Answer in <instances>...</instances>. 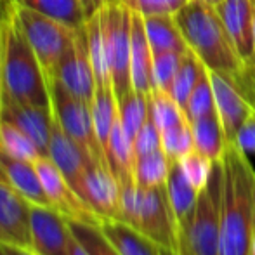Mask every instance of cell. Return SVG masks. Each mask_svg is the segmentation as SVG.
Instances as JSON below:
<instances>
[{
  "mask_svg": "<svg viewBox=\"0 0 255 255\" xmlns=\"http://www.w3.org/2000/svg\"><path fill=\"white\" fill-rule=\"evenodd\" d=\"M222 172L219 255H250L255 228V170L236 142L226 144Z\"/></svg>",
  "mask_w": 255,
  "mask_h": 255,
  "instance_id": "cell-1",
  "label": "cell"
},
{
  "mask_svg": "<svg viewBox=\"0 0 255 255\" xmlns=\"http://www.w3.org/2000/svg\"><path fill=\"white\" fill-rule=\"evenodd\" d=\"M175 21L188 42V47L200 57L205 66L210 71L231 78L240 87L247 64L226 30L215 5L203 0H189L175 14Z\"/></svg>",
  "mask_w": 255,
  "mask_h": 255,
  "instance_id": "cell-2",
  "label": "cell"
},
{
  "mask_svg": "<svg viewBox=\"0 0 255 255\" xmlns=\"http://www.w3.org/2000/svg\"><path fill=\"white\" fill-rule=\"evenodd\" d=\"M3 96L38 108H51L49 78L33 52L10 2V10L0 28Z\"/></svg>",
  "mask_w": 255,
  "mask_h": 255,
  "instance_id": "cell-3",
  "label": "cell"
},
{
  "mask_svg": "<svg viewBox=\"0 0 255 255\" xmlns=\"http://www.w3.org/2000/svg\"><path fill=\"white\" fill-rule=\"evenodd\" d=\"M222 175V160L214 161L207 186L198 193L181 231V255H219Z\"/></svg>",
  "mask_w": 255,
  "mask_h": 255,
  "instance_id": "cell-4",
  "label": "cell"
},
{
  "mask_svg": "<svg viewBox=\"0 0 255 255\" xmlns=\"http://www.w3.org/2000/svg\"><path fill=\"white\" fill-rule=\"evenodd\" d=\"M12 5L24 31V37L30 42L45 75L51 80L59 61L75 44L78 30H73L61 21L45 16L38 10L21 5L16 0H12Z\"/></svg>",
  "mask_w": 255,
  "mask_h": 255,
  "instance_id": "cell-5",
  "label": "cell"
},
{
  "mask_svg": "<svg viewBox=\"0 0 255 255\" xmlns=\"http://www.w3.org/2000/svg\"><path fill=\"white\" fill-rule=\"evenodd\" d=\"M106 33L108 59H110L111 84L117 99L132 91L130 80V33L132 10L122 0H108L101 7Z\"/></svg>",
  "mask_w": 255,
  "mask_h": 255,
  "instance_id": "cell-6",
  "label": "cell"
},
{
  "mask_svg": "<svg viewBox=\"0 0 255 255\" xmlns=\"http://www.w3.org/2000/svg\"><path fill=\"white\" fill-rule=\"evenodd\" d=\"M49 87H51L52 115L57 124L61 125V128L89 154L92 161L108 165L94 130L91 103L75 98L56 80H49Z\"/></svg>",
  "mask_w": 255,
  "mask_h": 255,
  "instance_id": "cell-7",
  "label": "cell"
},
{
  "mask_svg": "<svg viewBox=\"0 0 255 255\" xmlns=\"http://www.w3.org/2000/svg\"><path fill=\"white\" fill-rule=\"evenodd\" d=\"M137 229L167 252L181 255V235L168 200L167 184L144 189Z\"/></svg>",
  "mask_w": 255,
  "mask_h": 255,
  "instance_id": "cell-8",
  "label": "cell"
},
{
  "mask_svg": "<svg viewBox=\"0 0 255 255\" xmlns=\"http://www.w3.org/2000/svg\"><path fill=\"white\" fill-rule=\"evenodd\" d=\"M31 203L16 189L0 165V242L30 249Z\"/></svg>",
  "mask_w": 255,
  "mask_h": 255,
  "instance_id": "cell-9",
  "label": "cell"
},
{
  "mask_svg": "<svg viewBox=\"0 0 255 255\" xmlns=\"http://www.w3.org/2000/svg\"><path fill=\"white\" fill-rule=\"evenodd\" d=\"M37 170L44 184L45 195L49 198L52 208L71 221H85V222H101L96 212L89 207V203L75 191L73 186L68 182L63 172L57 168L49 156H40L37 161Z\"/></svg>",
  "mask_w": 255,
  "mask_h": 255,
  "instance_id": "cell-10",
  "label": "cell"
},
{
  "mask_svg": "<svg viewBox=\"0 0 255 255\" xmlns=\"http://www.w3.org/2000/svg\"><path fill=\"white\" fill-rule=\"evenodd\" d=\"M51 80H56L66 89L75 98L84 99L87 103H92L94 92L98 87L96 82L94 68H92L91 57H89L87 47V35H85V26L78 30L75 44L71 49L63 56L59 61L54 77Z\"/></svg>",
  "mask_w": 255,
  "mask_h": 255,
  "instance_id": "cell-11",
  "label": "cell"
},
{
  "mask_svg": "<svg viewBox=\"0 0 255 255\" xmlns=\"http://www.w3.org/2000/svg\"><path fill=\"white\" fill-rule=\"evenodd\" d=\"M31 245L37 255H70L71 229L68 219L52 207L31 205Z\"/></svg>",
  "mask_w": 255,
  "mask_h": 255,
  "instance_id": "cell-12",
  "label": "cell"
},
{
  "mask_svg": "<svg viewBox=\"0 0 255 255\" xmlns=\"http://www.w3.org/2000/svg\"><path fill=\"white\" fill-rule=\"evenodd\" d=\"M208 77H210V84L214 89L215 110H217L222 128H224L226 141L236 142L240 128L249 120L255 108L231 78L210 70H208Z\"/></svg>",
  "mask_w": 255,
  "mask_h": 255,
  "instance_id": "cell-13",
  "label": "cell"
},
{
  "mask_svg": "<svg viewBox=\"0 0 255 255\" xmlns=\"http://www.w3.org/2000/svg\"><path fill=\"white\" fill-rule=\"evenodd\" d=\"M120 195L122 188L117 175L104 163L89 165L84 179L82 198L89 203V207L96 212L99 221L118 219L120 214Z\"/></svg>",
  "mask_w": 255,
  "mask_h": 255,
  "instance_id": "cell-14",
  "label": "cell"
},
{
  "mask_svg": "<svg viewBox=\"0 0 255 255\" xmlns=\"http://www.w3.org/2000/svg\"><path fill=\"white\" fill-rule=\"evenodd\" d=\"M0 120L10 122L24 132L37 144L40 153L47 156L51 130L54 124V115L51 108H38L14 101L12 98L3 96Z\"/></svg>",
  "mask_w": 255,
  "mask_h": 255,
  "instance_id": "cell-15",
  "label": "cell"
},
{
  "mask_svg": "<svg viewBox=\"0 0 255 255\" xmlns=\"http://www.w3.org/2000/svg\"><path fill=\"white\" fill-rule=\"evenodd\" d=\"M47 156L57 165V168L63 172V175L73 186L75 191L82 196L85 174H87L89 165L94 163V161L61 128V125L56 122V118H54L52 124Z\"/></svg>",
  "mask_w": 255,
  "mask_h": 255,
  "instance_id": "cell-16",
  "label": "cell"
},
{
  "mask_svg": "<svg viewBox=\"0 0 255 255\" xmlns=\"http://www.w3.org/2000/svg\"><path fill=\"white\" fill-rule=\"evenodd\" d=\"M242 59L250 63L255 54L252 0H222L215 5Z\"/></svg>",
  "mask_w": 255,
  "mask_h": 255,
  "instance_id": "cell-17",
  "label": "cell"
},
{
  "mask_svg": "<svg viewBox=\"0 0 255 255\" xmlns=\"http://www.w3.org/2000/svg\"><path fill=\"white\" fill-rule=\"evenodd\" d=\"M130 80L132 89L142 94H151L153 85V51L146 35L144 17L132 10L130 33Z\"/></svg>",
  "mask_w": 255,
  "mask_h": 255,
  "instance_id": "cell-18",
  "label": "cell"
},
{
  "mask_svg": "<svg viewBox=\"0 0 255 255\" xmlns=\"http://www.w3.org/2000/svg\"><path fill=\"white\" fill-rule=\"evenodd\" d=\"M0 165H2V168L5 170L10 182L16 186L17 191H19L31 205L51 207L35 161L19 160V158L10 156V154L3 153L2 149H0Z\"/></svg>",
  "mask_w": 255,
  "mask_h": 255,
  "instance_id": "cell-19",
  "label": "cell"
},
{
  "mask_svg": "<svg viewBox=\"0 0 255 255\" xmlns=\"http://www.w3.org/2000/svg\"><path fill=\"white\" fill-rule=\"evenodd\" d=\"M99 224L122 255H174L156 245L151 238H148L139 229L125 224L124 221L106 219Z\"/></svg>",
  "mask_w": 255,
  "mask_h": 255,
  "instance_id": "cell-20",
  "label": "cell"
},
{
  "mask_svg": "<svg viewBox=\"0 0 255 255\" xmlns=\"http://www.w3.org/2000/svg\"><path fill=\"white\" fill-rule=\"evenodd\" d=\"M144 17L146 35L153 54L158 52H186L188 42L179 28L175 16L163 14V16H142Z\"/></svg>",
  "mask_w": 255,
  "mask_h": 255,
  "instance_id": "cell-21",
  "label": "cell"
},
{
  "mask_svg": "<svg viewBox=\"0 0 255 255\" xmlns=\"http://www.w3.org/2000/svg\"><path fill=\"white\" fill-rule=\"evenodd\" d=\"M167 193L172 205V210H174L175 222H177L179 235H181L186 219L191 214L200 191L195 189V186L186 177L179 160H170V170H168V179H167Z\"/></svg>",
  "mask_w": 255,
  "mask_h": 255,
  "instance_id": "cell-22",
  "label": "cell"
},
{
  "mask_svg": "<svg viewBox=\"0 0 255 255\" xmlns=\"http://www.w3.org/2000/svg\"><path fill=\"white\" fill-rule=\"evenodd\" d=\"M106 161L110 165L111 172L117 175L118 182H127L134 179V142L127 135V132L122 127L120 117H117V122L111 130L110 141L106 148Z\"/></svg>",
  "mask_w": 255,
  "mask_h": 255,
  "instance_id": "cell-23",
  "label": "cell"
},
{
  "mask_svg": "<svg viewBox=\"0 0 255 255\" xmlns=\"http://www.w3.org/2000/svg\"><path fill=\"white\" fill-rule=\"evenodd\" d=\"M191 128L193 137H195V149H198L212 161L222 160L228 141H226V134L217 110L193 120Z\"/></svg>",
  "mask_w": 255,
  "mask_h": 255,
  "instance_id": "cell-24",
  "label": "cell"
},
{
  "mask_svg": "<svg viewBox=\"0 0 255 255\" xmlns=\"http://www.w3.org/2000/svg\"><path fill=\"white\" fill-rule=\"evenodd\" d=\"M85 35H87L89 57H91L92 68H94L96 82L98 85H113L111 84L110 59H108L106 33H104L103 16L99 9L85 21Z\"/></svg>",
  "mask_w": 255,
  "mask_h": 255,
  "instance_id": "cell-25",
  "label": "cell"
},
{
  "mask_svg": "<svg viewBox=\"0 0 255 255\" xmlns=\"http://www.w3.org/2000/svg\"><path fill=\"white\" fill-rule=\"evenodd\" d=\"M91 108L96 135H98V141L104 151V156H106L108 141H110L111 130H113V125L118 117V101L113 85H98Z\"/></svg>",
  "mask_w": 255,
  "mask_h": 255,
  "instance_id": "cell-26",
  "label": "cell"
},
{
  "mask_svg": "<svg viewBox=\"0 0 255 255\" xmlns=\"http://www.w3.org/2000/svg\"><path fill=\"white\" fill-rule=\"evenodd\" d=\"M16 2L54 17L73 30H82L87 21L82 0H16Z\"/></svg>",
  "mask_w": 255,
  "mask_h": 255,
  "instance_id": "cell-27",
  "label": "cell"
},
{
  "mask_svg": "<svg viewBox=\"0 0 255 255\" xmlns=\"http://www.w3.org/2000/svg\"><path fill=\"white\" fill-rule=\"evenodd\" d=\"M168 170H170V160L163 153V149H156L135 158L134 181L142 189L160 188L167 184Z\"/></svg>",
  "mask_w": 255,
  "mask_h": 255,
  "instance_id": "cell-28",
  "label": "cell"
},
{
  "mask_svg": "<svg viewBox=\"0 0 255 255\" xmlns=\"http://www.w3.org/2000/svg\"><path fill=\"white\" fill-rule=\"evenodd\" d=\"M118 101V117H120L122 127L127 132L130 141L134 142L137 132L144 125L146 118L149 115V96L137 92L135 89L128 91L124 98Z\"/></svg>",
  "mask_w": 255,
  "mask_h": 255,
  "instance_id": "cell-29",
  "label": "cell"
},
{
  "mask_svg": "<svg viewBox=\"0 0 255 255\" xmlns=\"http://www.w3.org/2000/svg\"><path fill=\"white\" fill-rule=\"evenodd\" d=\"M71 233L75 238L85 247L89 255H122L113 245L106 233L103 231L99 222H85V221H71L68 219Z\"/></svg>",
  "mask_w": 255,
  "mask_h": 255,
  "instance_id": "cell-30",
  "label": "cell"
},
{
  "mask_svg": "<svg viewBox=\"0 0 255 255\" xmlns=\"http://www.w3.org/2000/svg\"><path fill=\"white\" fill-rule=\"evenodd\" d=\"M202 66L203 63L191 49H188V51L182 54L181 66H179V71L175 75V80L172 84V91H170V96L182 108V111L186 110L189 96H191L193 89H195L196 82H198Z\"/></svg>",
  "mask_w": 255,
  "mask_h": 255,
  "instance_id": "cell-31",
  "label": "cell"
},
{
  "mask_svg": "<svg viewBox=\"0 0 255 255\" xmlns=\"http://www.w3.org/2000/svg\"><path fill=\"white\" fill-rule=\"evenodd\" d=\"M0 149L10 156L28 161H37L44 156L37 144L21 128L5 120H0Z\"/></svg>",
  "mask_w": 255,
  "mask_h": 255,
  "instance_id": "cell-32",
  "label": "cell"
},
{
  "mask_svg": "<svg viewBox=\"0 0 255 255\" xmlns=\"http://www.w3.org/2000/svg\"><path fill=\"white\" fill-rule=\"evenodd\" d=\"M149 115L160 130H165V128L188 120L186 113L175 103V99L168 92L158 91V89H154L149 94Z\"/></svg>",
  "mask_w": 255,
  "mask_h": 255,
  "instance_id": "cell-33",
  "label": "cell"
},
{
  "mask_svg": "<svg viewBox=\"0 0 255 255\" xmlns=\"http://www.w3.org/2000/svg\"><path fill=\"white\" fill-rule=\"evenodd\" d=\"M161 149L168 156V160H181L195 149V137L189 120L161 130Z\"/></svg>",
  "mask_w": 255,
  "mask_h": 255,
  "instance_id": "cell-34",
  "label": "cell"
},
{
  "mask_svg": "<svg viewBox=\"0 0 255 255\" xmlns=\"http://www.w3.org/2000/svg\"><path fill=\"white\" fill-rule=\"evenodd\" d=\"M210 111H215L214 89H212L207 66L203 64L202 71H200L198 82H196L195 89H193L191 96H189V99H188V104H186L184 113H186V117H188L189 124H191L193 120L210 113Z\"/></svg>",
  "mask_w": 255,
  "mask_h": 255,
  "instance_id": "cell-35",
  "label": "cell"
},
{
  "mask_svg": "<svg viewBox=\"0 0 255 255\" xmlns=\"http://www.w3.org/2000/svg\"><path fill=\"white\" fill-rule=\"evenodd\" d=\"M182 54L181 52L153 54V85H154V89L170 94L172 84H174L175 75H177L179 66H181Z\"/></svg>",
  "mask_w": 255,
  "mask_h": 255,
  "instance_id": "cell-36",
  "label": "cell"
},
{
  "mask_svg": "<svg viewBox=\"0 0 255 255\" xmlns=\"http://www.w3.org/2000/svg\"><path fill=\"white\" fill-rule=\"evenodd\" d=\"M120 188H122V195H120V214H118V221H124L125 224L137 229L139 219H141L142 193H144V189L139 188L134 179L127 182H122Z\"/></svg>",
  "mask_w": 255,
  "mask_h": 255,
  "instance_id": "cell-37",
  "label": "cell"
},
{
  "mask_svg": "<svg viewBox=\"0 0 255 255\" xmlns=\"http://www.w3.org/2000/svg\"><path fill=\"white\" fill-rule=\"evenodd\" d=\"M179 163H181L182 172H184L186 177L189 179V182L195 186V189L202 191L208 182L214 161L208 160V158L200 153L198 149H193V151H189L186 156H182L181 160H179Z\"/></svg>",
  "mask_w": 255,
  "mask_h": 255,
  "instance_id": "cell-38",
  "label": "cell"
},
{
  "mask_svg": "<svg viewBox=\"0 0 255 255\" xmlns=\"http://www.w3.org/2000/svg\"><path fill=\"white\" fill-rule=\"evenodd\" d=\"M125 5L141 16H175L189 0H122Z\"/></svg>",
  "mask_w": 255,
  "mask_h": 255,
  "instance_id": "cell-39",
  "label": "cell"
},
{
  "mask_svg": "<svg viewBox=\"0 0 255 255\" xmlns=\"http://www.w3.org/2000/svg\"><path fill=\"white\" fill-rule=\"evenodd\" d=\"M156 149H161V130L154 124L151 115H148L144 125L141 127V130L137 132V135L134 139V154L137 158L142 156V154L156 151Z\"/></svg>",
  "mask_w": 255,
  "mask_h": 255,
  "instance_id": "cell-40",
  "label": "cell"
},
{
  "mask_svg": "<svg viewBox=\"0 0 255 255\" xmlns=\"http://www.w3.org/2000/svg\"><path fill=\"white\" fill-rule=\"evenodd\" d=\"M236 144L245 153H255V111L240 128L238 135H236Z\"/></svg>",
  "mask_w": 255,
  "mask_h": 255,
  "instance_id": "cell-41",
  "label": "cell"
},
{
  "mask_svg": "<svg viewBox=\"0 0 255 255\" xmlns=\"http://www.w3.org/2000/svg\"><path fill=\"white\" fill-rule=\"evenodd\" d=\"M3 249H5L7 255H37L31 249H26V247H17V245H7L3 243Z\"/></svg>",
  "mask_w": 255,
  "mask_h": 255,
  "instance_id": "cell-42",
  "label": "cell"
},
{
  "mask_svg": "<svg viewBox=\"0 0 255 255\" xmlns=\"http://www.w3.org/2000/svg\"><path fill=\"white\" fill-rule=\"evenodd\" d=\"M70 255H89V252L85 250V247L75 238L73 233H71V240H70Z\"/></svg>",
  "mask_w": 255,
  "mask_h": 255,
  "instance_id": "cell-43",
  "label": "cell"
},
{
  "mask_svg": "<svg viewBox=\"0 0 255 255\" xmlns=\"http://www.w3.org/2000/svg\"><path fill=\"white\" fill-rule=\"evenodd\" d=\"M12 2V0H10ZM10 2L9 0H0V28H2L3 21H5L7 14H9L10 10Z\"/></svg>",
  "mask_w": 255,
  "mask_h": 255,
  "instance_id": "cell-44",
  "label": "cell"
},
{
  "mask_svg": "<svg viewBox=\"0 0 255 255\" xmlns=\"http://www.w3.org/2000/svg\"><path fill=\"white\" fill-rule=\"evenodd\" d=\"M3 101V73H2V42H0V110Z\"/></svg>",
  "mask_w": 255,
  "mask_h": 255,
  "instance_id": "cell-45",
  "label": "cell"
},
{
  "mask_svg": "<svg viewBox=\"0 0 255 255\" xmlns=\"http://www.w3.org/2000/svg\"><path fill=\"white\" fill-rule=\"evenodd\" d=\"M82 3H84V9H85L87 17L96 12V7H94V2H92V0H82Z\"/></svg>",
  "mask_w": 255,
  "mask_h": 255,
  "instance_id": "cell-46",
  "label": "cell"
},
{
  "mask_svg": "<svg viewBox=\"0 0 255 255\" xmlns=\"http://www.w3.org/2000/svg\"><path fill=\"white\" fill-rule=\"evenodd\" d=\"M250 255H255V228H254V235H252V245H250Z\"/></svg>",
  "mask_w": 255,
  "mask_h": 255,
  "instance_id": "cell-47",
  "label": "cell"
},
{
  "mask_svg": "<svg viewBox=\"0 0 255 255\" xmlns=\"http://www.w3.org/2000/svg\"><path fill=\"white\" fill-rule=\"evenodd\" d=\"M92 2H94V7H96V10H98V9H101V7L104 5V2H106V0H92Z\"/></svg>",
  "mask_w": 255,
  "mask_h": 255,
  "instance_id": "cell-48",
  "label": "cell"
},
{
  "mask_svg": "<svg viewBox=\"0 0 255 255\" xmlns=\"http://www.w3.org/2000/svg\"><path fill=\"white\" fill-rule=\"evenodd\" d=\"M252 9H254V40H255V0H252Z\"/></svg>",
  "mask_w": 255,
  "mask_h": 255,
  "instance_id": "cell-49",
  "label": "cell"
},
{
  "mask_svg": "<svg viewBox=\"0 0 255 255\" xmlns=\"http://www.w3.org/2000/svg\"><path fill=\"white\" fill-rule=\"evenodd\" d=\"M203 2L210 3V5H217V3H219V2H222V0H203Z\"/></svg>",
  "mask_w": 255,
  "mask_h": 255,
  "instance_id": "cell-50",
  "label": "cell"
},
{
  "mask_svg": "<svg viewBox=\"0 0 255 255\" xmlns=\"http://www.w3.org/2000/svg\"><path fill=\"white\" fill-rule=\"evenodd\" d=\"M0 255H7V252H5V249H3V243L0 242Z\"/></svg>",
  "mask_w": 255,
  "mask_h": 255,
  "instance_id": "cell-51",
  "label": "cell"
},
{
  "mask_svg": "<svg viewBox=\"0 0 255 255\" xmlns=\"http://www.w3.org/2000/svg\"><path fill=\"white\" fill-rule=\"evenodd\" d=\"M106 2H108V0H106Z\"/></svg>",
  "mask_w": 255,
  "mask_h": 255,
  "instance_id": "cell-52",
  "label": "cell"
},
{
  "mask_svg": "<svg viewBox=\"0 0 255 255\" xmlns=\"http://www.w3.org/2000/svg\"><path fill=\"white\" fill-rule=\"evenodd\" d=\"M9 2H10V0H9Z\"/></svg>",
  "mask_w": 255,
  "mask_h": 255,
  "instance_id": "cell-53",
  "label": "cell"
}]
</instances>
